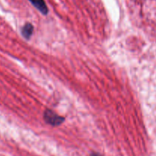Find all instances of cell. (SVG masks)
Listing matches in <instances>:
<instances>
[{
    "label": "cell",
    "mask_w": 156,
    "mask_h": 156,
    "mask_svg": "<svg viewBox=\"0 0 156 156\" xmlns=\"http://www.w3.org/2000/svg\"><path fill=\"white\" fill-rule=\"evenodd\" d=\"M44 118L47 123L53 125V126L60 125L65 120L64 117L59 116L57 113H56L54 111L50 110V109H47L45 110L44 114Z\"/></svg>",
    "instance_id": "1"
},
{
    "label": "cell",
    "mask_w": 156,
    "mask_h": 156,
    "mask_svg": "<svg viewBox=\"0 0 156 156\" xmlns=\"http://www.w3.org/2000/svg\"><path fill=\"white\" fill-rule=\"evenodd\" d=\"M29 1L42 14L47 15L48 13V8H47V5L44 0H29Z\"/></svg>",
    "instance_id": "2"
},
{
    "label": "cell",
    "mask_w": 156,
    "mask_h": 156,
    "mask_svg": "<svg viewBox=\"0 0 156 156\" xmlns=\"http://www.w3.org/2000/svg\"><path fill=\"white\" fill-rule=\"evenodd\" d=\"M33 32L34 27L30 23H27V24H24L22 28V30H21V33L26 39H29L30 38Z\"/></svg>",
    "instance_id": "3"
},
{
    "label": "cell",
    "mask_w": 156,
    "mask_h": 156,
    "mask_svg": "<svg viewBox=\"0 0 156 156\" xmlns=\"http://www.w3.org/2000/svg\"><path fill=\"white\" fill-rule=\"evenodd\" d=\"M91 156H102V155H101V154H98V153H92V154H91Z\"/></svg>",
    "instance_id": "4"
}]
</instances>
